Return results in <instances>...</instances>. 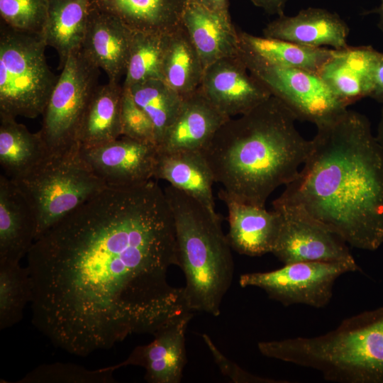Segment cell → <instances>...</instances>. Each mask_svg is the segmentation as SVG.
<instances>
[{"mask_svg": "<svg viewBox=\"0 0 383 383\" xmlns=\"http://www.w3.org/2000/svg\"><path fill=\"white\" fill-rule=\"evenodd\" d=\"M32 322L56 347L86 357L132 334L154 335L187 309L173 216L155 182L107 187L49 228L28 255Z\"/></svg>", "mask_w": 383, "mask_h": 383, "instance_id": "cell-1", "label": "cell"}, {"mask_svg": "<svg viewBox=\"0 0 383 383\" xmlns=\"http://www.w3.org/2000/svg\"><path fill=\"white\" fill-rule=\"evenodd\" d=\"M316 128L302 168L275 200L299 209L349 245L375 250L383 243V149L371 123L348 109Z\"/></svg>", "mask_w": 383, "mask_h": 383, "instance_id": "cell-2", "label": "cell"}, {"mask_svg": "<svg viewBox=\"0 0 383 383\" xmlns=\"http://www.w3.org/2000/svg\"><path fill=\"white\" fill-rule=\"evenodd\" d=\"M296 120L272 95L230 118L201 151L215 182L240 201L265 206L277 188L296 177L311 150L312 140L300 134Z\"/></svg>", "mask_w": 383, "mask_h": 383, "instance_id": "cell-3", "label": "cell"}, {"mask_svg": "<svg viewBox=\"0 0 383 383\" xmlns=\"http://www.w3.org/2000/svg\"><path fill=\"white\" fill-rule=\"evenodd\" d=\"M164 192L174 222L179 267L186 282L183 291L187 308L218 316L234 270L232 248L220 217L171 185Z\"/></svg>", "mask_w": 383, "mask_h": 383, "instance_id": "cell-4", "label": "cell"}, {"mask_svg": "<svg viewBox=\"0 0 383 383\" xmlns=\"http://www.w3.org/2000/svg\"><path fill=\"white\" fill-rule=\"evenodd\" d=\"M264 356L320 372L327 381L383 383V306L344 319L312 338L262 341Z\"/></svg>", "mask_w": 383, "mask_h": 383, "instance_id": "cell-5", "label": "cell"}, {"mask_svg": "<svg viewBox=\"0 0 383 383\" xmlns=\"http://www.w3.org/2000/svg\"><path fill=\"white\" fill-rule=\"evenodd\" d=\"M11 179L33 210L37 225L35 240L108 187L83 160L79 144L66 150L50 152L33 170Z\"/></svg>", "mask_w": 383, "mask_h": 383, "instance_id": "cell-6", "label": "cell"}, {"mask_svg": "<svg viewBox=\"0 0 383 383\" xmlns=\"http://www.w3.org/2000/svg\"><path fill=\"white\" fill-rule=\"evenodd\" d=\"M43 34L0 26V115H42L58 77L45 56Z\"/></svg>", "mask_w": 383, "mask_h": 383, "instance_id": "cell-7", "label": "cell"}, {"mask_svg": "<svg viewBox=\"0 0 383 383\" xmlns=\"http://www.w3.org/2000/svg\"><path fill=\"white\" fill-rule=\"evenodd\" d=\"M99 68L81 49L66 60L42 113L38 131L49 152H58L77 145L81 122L96 87Z\"/></svg>", "mask_w": 383, "mask_h": 383, "instance_id": "cell-8", "label": "cell"}, {"mask_svg": "<svg viewBox=\"0 0 383 383\" xmlns=\"http://www.w3.org/2000/svg\"><path fill=\"white\" fill-rule=\"evenodd\" d=\"M249 71L295 115L316 127L330 123L343 113V106L318 75L303 70L267 63L238 50Z\"/></svg>", "mask_w": 383, "mask_h": 383, "instance_id": "cell-9", "label": "cell"}, {"mask_svg": "<svg viewBox=\"0 0 383 383\" xmlns=\"http://www.w3.org/2000/svg\"><path fill=\"white\" fill-rule=\"evenodd\" d=\"M360 270L359 266L345 263L300 262L272 271L241 274L239 284L242 287L260 288L284 306L305 304L323 308L331 299L336 279Z\"/></svg>", "mask_w": 383, "mask_h": 383, "instance_id": "cell-10", "label": "cell"}, {"mask_svg": "<svg viewBox=\"0 0 383 383\" xmlns=\"http://www.w3.org/2000/svg\"><path fill=\"white\" fill-rule=\"evenodd\" d=\"M272 208L280 224L271 253L284 265L326 262L358 267L349 245L330 228L292 205L274 199Z\"/></svg>", "mask_w": 383, "mask_h": 383, "instance_id": "cell-11", "label": "cell"}, {"mask_svg": "<svg viewBox=\"0 0 383 383\" xmlns=\"http://www.w3.org/2000/svg\"><path fill=\"white\" fill-rule=\"evenodd\" d=\"M82 157L108 187H131L154 177L159 152L156 144L126 136L92 148L79 146Z\"/></svg>", "mask_w": 383, "mask_h": 383, "instance_id": "cell-12", "label": "cell"}, {"mask_svg": "<svg viewBox=\"0 0 383 383\" xmlns=\"http://www.w3.org/2000/svg\"><path fill=\"white\" fill-rule=\"evenodd\" d=\"M200 89L228 118L249 112L272 96L238 55L222 58L206 67Z\"/></svg>", "mask_w": 383, "mask_h": 383, "instance_id": "cell-13", "label": "cell"}, {"mask_svg": "<svg viewBox=\"0 0 383 383\" xmlns=\"http://www.w3.org/2000/svg\"><path fill=\"white\" fill-rule=\"evenodd\" d=\"M192 311H185L166 323L147 345L137 346L116 368L138 365L145 368L150 383H179L187 363L185 333Z\"/></svg>", "mask_w": 383, "mask_h": 383, "instance_id": "cell-14", "label": "cell"}, {"mask_svg": "<svg viewBox=\"0 0 383 383\" xmlns=\"http://www.w3.org/2000/svg\"><path fill=\"white\" fill-rule=\"evenodd\" d=\"M381 52L370 45L335 50L318 77L345 108L370 96L376 65Z\"/></svg>", "mask_w": 383, "mask_h": 383, "instance_id": "cell-15", "label": "cell"}, {"mask_svg": "<svg viewBox=\"0 0 383 383\" xmlns=\"http://www.w3.org/2000/svg\"><path fill=\"white\" fill-rule=\"evenodd\" d=\"M132 35L118 18L91 5L81 50L109 82L118 83L126 74Z\"/></svg>", "mask_w": 383, "mask_h": 383, "instance_id": "cell-16", "label": "cell"}, {"mask_svg": "<svg viewBox=\"0 0 383 383\" xmlns=\"http://www.w3.org/2000/svg\"><path fill=\"white\" fill-rule=\"evenodd\" d=\"M218 197L226 205L228 243L240 255L255 257L272 252L279 230V213L265 206L240 201L221 189Z\"/></svg>", "mask_w": 383, "mask_h": 383, "instance_id": "cell-17", "label": "cell"}, {"mask_svg": "<svg viewBox=\"0 0 383 383\" xmlns=\"http://www.w3.org/2000/svg\"><path fill=\"white\" fill-rule=\"evenodd\" d=\"M349 32L348 24L338 13L314 7L302 9L294 16H279L262 30L265 37L335 50L348 46Z\"/></svg>", "mask_w": 383, "mask_h": 383, "instance_id": "cell-18", "label": "cell"}, {"mask_svg": "<svg viewBox=\"0 0 383 383\" xmlns=\"http://www.w3.org/2000/svg\"><path fill=\"white\" fill-rule=\"evenodd\" d=\"M206 97L200 87L183 96L179 113L157 145L160 151H201L229 119Z\"/></svg>", "mask_w": 383, "mask_h": 383, "instance_id": "cell-19", "label": "cell"}, {"mask_svg": "<svg viewBox=\"0 0 383 383\" xmlns=\"http://www.w3.org/2000/svg\"><path fill=\"white\" fill-rule=\"evenodd\" d=\"M33 210L21 191L8 177L0 176V261L20 262L36 235Z\"/></svg>", "mask_w": 383, "mask_h": 383, "instance_id": "cell-20", "label": "cell"}, {"mask_svg": "<svg viewBox=\"0 0 383 383\" xmlns=\"http://www.w3.org/2000/svg\"><path fill=\"white\" fill-rule=\"evenodd\" d=\"M182 25L204 69L218 60L238 55V33L231 22V16L189 1L183 14Z\"/></svg>", "mask_w": 383, "mask_h": 383, "instance_id": "cell-21", "label": "cell"}, {"mask_svg": "<svg viewBox=\"0 0 383 383\" xmlns=\"http://www.w3.org/2000/svg\"><path fill=\"white\" fill-rule=\"evenodd\" d=\"M189 0H91L133 32L169 33L182 24Z\"/></svg>", "mask_w": 383, "mask_h": 383, "instance_id": "cell-22", "label": "cell"}, {"mask_svg": "<svg viewBox=\"0 0 383 383\" xmlns=\"http://www.w3.org/2000/svg\"><path fill=\"white\" fill-rule=\"evenodd\" d=\"M154 177L168 182L169 185L216 212L212 189L214 177L201 151L167 152L159 150Z\"/></svg>", "mask_w": 383, "mask_h": 383, "instance_id": "cell-23", "label": "cell"}, {"mask_svg": "<svg viewBox=\"0 0 383 383\" xmlns=\"http://www.w3.org/2000/svg\"><path fill=\"white\" fill-rule=\"evenodd\" d=\"M91 0H48L43 37L53 48L62 69L67 58L81 49L88 24Z\"/></svg>", "mask_w": 383, "mask_h": 383, "instance_id": "cell-24", "label": "cell"}, {"mask_svg": "<svg viewBox=\"0 0 383 383\" xmlns=\"http://www.w3.org/2000/svg\"><path fill=\"white\" fill-rule=\"evenodd\" d=\"M123 87L108 82L98 85L84 111L77 142L82 148H92L121 135V109Z\"/></svg>", "mask_w": 383, "mask_h": 383, "instance_id": "cell-25", "label": "cell"}, {"mask_svg": "<svg viewBox=\"0 0 383 383\" xmlns=\"http://www.w3.org/2000/svg\"><path fill=\"white\" fill-rule=\"evenodd\" d=\"M238 33L239 50L271 65L300 69L317 75L335 52V49L309 47L244 31Z\"/></svg>", "mask_w": 383, "mask_h": 383, "instance_id": "cell-26", "label": "cell"}, {"mask_svg": "<svg viewBox=\"0 0 383 383\" xmlns=\"http://www.w3.org/2000/svg\"><path fill=\"white\" fill-rule=\"evenodd\" d=\"M49 153L39 132L30 133L16 118L0 115V164L6 177L26 174Z\"/></svg>", "mask_w": 383, "mask_h": 383, "instance_id": "cell-27", "label": "cell"}, {"mask_svg": "<svg viewBox=\"0 0 383 383\" xmlns=\"http://www.w3.org/2000/svg\"><path fill=\"white\" fill-rule=\"evenodd\" d=\"M204 72L199 53L182 24L168 33L162 79L183 96L200 87Z\"/></svg>", "mask_w": 383, "mask_h": 383, "instance_id": "cell-28", "label": "cell"}, {"mask_svg": "<svg viewBox=\"0 0 383 383\" xmlns=\"http://www.w3.org/2000/svg\"><path fill=\"white\" fill-rule=\"evenodd\" d=\"M128 89L137 105L152 121L158 145L177 116L183 96L161 79L145 81Z\"/></svg>", "mask_w": 383, "mask_h": 383, "instance_id": "cell-29", "label": "cell"}, {"mask_svg": "<svg viewBox=\"0 0 383 383\" xmlns=\"http://www.w3.org/2000/svg\"><path fill=\"white\" fill-rule=\"evenodd\" d=\"M168 33L133 32L124 88L155 79H162V67Z\"/></svg>", "mask_w": 383, "mask_h": 383, "instance_id": "cell-30", "label": "cell"}, {"mask_svg": "<svg viewBox=\"0 0 383 383\" xmlns=\"http://www.w3.org/2000/svg\"><path fill=\"white\" fill-rule=\"evenodd\" d=\"M33 297V283L28 267L20 262L0 261V329L20 322L23 310Z\"/></svg>", "mask_w": 383, "mask_h": 383, "instance_id": "cell-31", "label": "cell"}, {"mask_svg": "<svg viewBox=\"0 0 383 383\" xmlns=\"http://www.w3.org/2000/svg\"><path fill=\"white\" fill-rule=\"evenodd\" d=\"M115 366L89 370L82 366L55 362L43 364L27 373L18 383H111Z\"/></svg>", "mask_w": 383, "mask_h": 383, "instance_id": "cell-32", "label": "cell"}, {"mask_svg": "<svg viewBox=\"0 0 383 383\" xmlns=\"http://www.w3.org/2000/svg\"><path fill=\"white\" fill-rule=\"evenodd\" d=\"M48 0H0L1 22L22 32L43 34Z\"/></svg>", "mask_w": 383, "mask_h": 383, "instance_id": "cell-33", "label": "cell"}, {"mask_svg": "<svg viewBox=\"0 0 383 383\" xmlns=\"http://www.w3.org/2000/svg\"><path fill=\"white\" fill-rule=\"evenodd\" d=\"M121 135L157 145L152 121L135 102L130 90L124 87L121 101Z\"/></svg>", "mask_w": 383, "mask_h": 383, "instance_id": "cell-34", "label": "cell"}, {"mask_svg": "<svg viewBox=\"0 0 383 383\" xmlns=\"http://www.w3.org/2000/svg\"><path fill=\"white\" fill-rule=\"evenodd\" d=\"M202 338L209 348L221 372L235 383H278L277 381L255 375L241 368L235 362L228 358L214 344L211 338L204 333Z\"/></svg>", "mask_w": 383, "mask_h": 383, "instance_id": "cell-35", "label": "cell"}, {"mask_svg": "<svg viewBox=\"0 0 383 383\" xmlns=\"http://www.w3.org/2000/svg\"><path fill=\"white\" fill-rule=\"evenodd\" d=\"M370 98L383 104V52H380L374 76V86Z\"/></svg>", "mask_w": 383, "mask_h": 383, "instance_id": "cell-36", "label": "cell"}, {"mask_svg": "<svg viewBox=\"0 0 383 383\" xmlns=\"http://www.w3.org/2000/svg\"><path fill=\"white\" fill-rule=\"evenodd\" d=\"M251 1L257 7L262 9L267 13L279 16L284 14L287 0H251Z\"/></svg>", "mask_w": 383, "mask_h": 383, "instance_id": "cell-37", "label": "cell"}, {"mask_svg": "<svg viewBox=\"0 0 383 383\" xmlns=\"http://www.w3.org/2000/svg\"><path fill=\"white\" fill-rule=\"evenodd\" d=\"M201 5L209 10L230 16L228 12V0H189Z\"/></svg>", "mask_w": 383, "mask_h": 383, "instance_id": "cell-38", "label": "cell"}, {"mask_svg": "<svg viewBox=\"0 0 383 383\" xmlns=\"http://www.w3.org/2000/svg\"><path fill=\"white\" fill-rule=\"evenodd\" d=\"M372 13H375L379 16V19L377 22V28L383 34V0H381L380 5L377 7L372 9L370 10H366L362 13V15H369Z\"/></svg>", "mask_w": 383, "mask_h": 383, "instance_id": "cell-39", "label": "cell"}, {"mask_svg": "<svg viewBox=\"0 0 383 383\" xmlns=\"http://www.w3.org/2000/svg\"><path fill=\"white\" fill-rule=\"evenodd\" d=\"M379 121L378 123L376 138L383 149V104H382Z\"/></svg>", "mask_w": 383, "mask_h": 383, "instance_id": "cell-40", "label": "cell"}]
</instances>
